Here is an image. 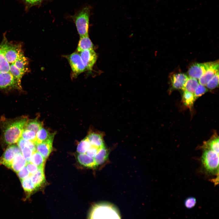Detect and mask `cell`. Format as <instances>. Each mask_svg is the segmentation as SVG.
<instances>
[{
  "mask_svg": "<svg viewBox=\"0 0 219 219\" xmlns=\"http://www.w3.org/2000/svg\"><path fill=\"white\" fill-rule=\"evenodd\" d=\"M28 120L25 116L12 119L1 117L0 127L6 144L10 145L17 143Z\"/></svg>",
  "mask_w": 219,
  "mask_h": 219,
  "instance_id": "obj_1",
  "label": "cell"
},
{
  "mask_svg": "<svg viewBox=\"0 0 219 219\" xmlns=\"http://www.w3.org/2000/svg\"><path fill=\"white\" fill-rule=\"evenodd\" d=\"M201 168L205 174L218 176L219 154L207 148H202Z\"/></svg>",
  "mask_w": 219,
  "mask_h": 219,
  "instance_id": "obj_2",
  "label": "cell"
},
{
  "mask_svg": "<svg viewBox=\"0 0 219 219\" xmlns=\"http://www.w3.org/2000/svg\"><path fill=\"white\" fill-rule=\"evenodd\" d=\"M89 219H121L116 208L107 203L95 205L92 208Z\"/></svg>",
  "mask_w": 219,
  "mask_h": 219,
  "instance_id": "obj_3",
  "label": "cell"
},
{
  "mask_svg": "<svg viewBox=\"0 0 219 219\" xmlns=\"http://www.w3.org/2000/svg\"><path fill=\"white\" fill-rule=\"evenodd\" d=\"M91 7L86 5L70 17L75 23L80 37L89 36V19Z\"/></svg>",
  "mask_w": 219,
  "mask_h": 219,
  "instance_id": "obj_4",
  "label": "cell"
},
{
  "mask_svg": "<svg viewBox=\"0 0 219 219\" xmlns=\"http://www.w3.org/2000/svg\"><path fill=\"white\" fill-rule=\"evenodd\" d=\"M65 56L71 66L73 77H77L86 70L80 55L78 52H75Z\"/></svg>",
  "mask_w": 219,
  "mask_h": 219,
  "instance_id": "obj_5",
  "label": "cell"
},
{
  "mask_svg": "<svg viewBox=\"0 0 219 219\" xmlns=\"http://www.w3.org/2000/svg\"><path fill=\"white\" fill-rule=\"evenodd\" d=\"M21 84L11 73H0V89H22Z\"/></svg>",
  "mask_w": 219,
  "mask_h": 219,
  "instance_id": "obj_6",
  "label": "cell"
},
{
  "mask_svg": "<svg viewBox=\"0 0 219 219\" xmlns=\"http://www.w3.org/2000/svg\"><path fill=\"white\" fill-rule=\"evenodd\" d=\"M21 153L18 146L12 144L6 149L0 159V164L9 168L15 156Z\"/></svg>",
  "mask_w": 219,
  "mask_h": 219,
  "instance_id": "obj_7",
  "label": "cell"
},
{
  "mask_svg": "<svg viewBox=\"0 0 219 219\" xmlns=\"http://www.w3.org/2000/svg\"><path fill=\"white\" fill-rule=\"evenodd\" d=\"M79 54L86 70L89 71H92L97 59V56L95 51L92 49L83 50L80 52Z\"/></svg>",
  "mask_w": 219,
  "mask_h": 219,
  "instance_id": "obj_8",
  "label": "cell"
},
{
  "mask_svg": "<svg viewBox=\"0 0 219 219\" xmlns=\"http://www.w3.org/2000/svg\"><path fill=\"white\" fill-rule=\"evenodd\" d=\"M213 62L204 63H195L189 68L188 73L189 77L199 79L210 67Z\"/></svg>",
  "mask_w": 219,
  "mask_h": 219,
  "instance_id": "obj_9",
  "label": "cell"
},
{
  "mask_svg": "<svg viewBox=\"0 0 219 219\" xmlns=\"http://www.w3.org/2000/svg\"><path fill=\"white\" fill-rule=\"evenodd\" d=\"M219 71L218 61H213L210 67L199 79L200 84L206 85L215 75Z\"/></svg>",
  "mask_w": 219,
  "mask_h": 219,
  "instance_id": "obj_10",
  "label": "cell"
},
{
  "mask_svg": "<svg viewBox=\"0 0 219 219\" xmlns=\"http://www.w3.org/2000/svg\"><path fill=\"white\" fill-rule=\"evenodd\" d=\"M54 136L45 141L36 144V150L46 159L49 156L52 149V144Z\"/></svg>",
  "mask_w": 219,
  "mask_h": 219,
  "instance_id": "obj_11",
  "label": "cell"
},
{
  "mask_svg": "<svg viewBox=\"0 0 219 219\" xmlns=\"http://www.w3.org/2000/svg\"><path fill=\"white\" fill-rule=\"evenodd\" d=\"M188 77L185 74L178 73L172 75L170 80L173 89H182Z\"/></svg>",
  "mask_w": 219,
  "mask_h": 219,
  "instance_id": "obj_12",
  "label": "cell"
},
{
  "mask_svg": "<svg viewBox=\"0 0 219 219\" xmlns=\"http://www.w3.org/2000/svg\"><path fill=\"white\" fill-rule=\"evenodd\" d=\"M27 163L26 160L21 153L16 155L15 157L9 168L17 173Z\"/></svg>",
  "mask_w": 219,
  "mask_h": 219,
  "instance_id": "obj_13",
  "label": "cell"
},
{
  "mask_svg": "<svg viewBox=\"0 0 219 219\" xmlns=\"http://www.w3.org/2000/svg\"><path fill=\"white\" fill-rule=\"evenodd\" d=\"M200 148H207L211 149L219 154V137L215 133L208 140L204 141Z\"/></svg>",
  "mask_w": 219,
  "mask_h": 219,
  "instance_id": "obj_14",
  "label": "cell"
},
{
  "mask_svg": "<svg viewBox=\"0 0 219 219\" xmlns=\"http://www.w3.org/2000/svg\"><path fill=\"white\" fill-rule=\"evenodd\" d=\"M91 146L100 148L104 146L102 134L91 132L86 137Z\"/></svg>",
  "mask_w": 219,
  "mask_h": 219,
  "instance_id": "obj_15",
  "label": "cell"
},
{
  "mask_svg": "<svg viewBox=\"0 0 219 219\" xmlns=\"http://www.w3.org/2000/svg\"><path fill=\"white\" fill-rule=\"evenodd\" d=\"M43 169L44 168H39L36 172L30 176L32 182L37 189L45 182Z\"/></svg>",
  "mask_w": 219,
  "mask_h": 219,
  "instance_id": "obj_16",
  "label": "cell"
},
{
  "mask_svg": "<svg viewBox=\"0 0 219 219\" xmlns=\"http://www.w3.org/2000/svg\"><path fill=\"white\" fill-rule=\"evenodd\" d=\"M12 64L8 61L5 57L3 45L2 42L0 44V73L11 74L10 67Z\"/></svg>",
  "mask_w": 219,
  "mask_h": 219,
  "instance_id": "obj_17",
  "label": "cell"
},
{
  "mask_svg": "<svg viewBox=\"0 0 219 219\" xmlns=\"http://www.w3.org/2000/svg\"><path fill=\"white\" fill-rule=\"evenodd\" d=\"M77 159L80 164L86 167L94 168L97 166L94 158L86 153L78 154L77 155Z\"/></svg>",
  "mask_w": 219,
  "mask_h": 219,
  "instance_id": "obj_18",
  "label": "cell"
},
{
  "mask_svg": "<svg viewBox=\"0 0 219 219\" xmlns=\"http://www.w3.org/2000/svg\"><path fill=\"white\" fill-rule=\"evenodd\" d=\"M93 44L89 36L80 37L77 47V52H80L86 50L93 49Z\"/></svg>",
  "mask_w": 219,
  "mask_h": 219,
  "instance_id": "obj_19",
  "label": "cell"
},
{
  "mask_svg": "<svg viewBox=\"0 0 219 219\" xmlns=\"http://www.w3.org/2000/svg\"><path fill=\"white\" fill-rule=\"evenodd\" d=\"M20 181L23 188L27 197H29L33 193L37 190L30 176Z\"/></svg>",
  "mask_w": 219,
  "mask_h": 219,
  "instance_id": "obj_20",
  "label": "cell"
},
{
  "mask_svg": "<svg viewBox=\"0 0 219 219\" xmlns=\"http://www.w3.org/2000/svg\"><path fill=\"white\" fill-rule=\"evenodd\" d=\"M108 154V151L105 146L99 149L94 158L97 166L103 164L107 160Z\"/></svg>",
  "mask_w": 219,
  "mask_h": 219,
  "instance_id": "obj_21",
  "label": "cell"
},
{
  "mask_svg": "<svg viewBox=\"0 0 219 219\" xmlns=\"http://www.w3.org/2000/svg\"><path fill=\"white\" fill-rule=\"evenodd\" d=\"M55 134L54 133H50L47 130L42 127L36 133V139L35 143L36 144L45 141Z\"/></svg>",
  "mask_w": 219,
  "mask_h": 219,
  "instance_id": "obj_22",
  "label": "cell"
},
{
  "mask_svg": "<svg viewBox=\"0 0 219 219\" xmlns=\"http://www.w3.org/2000/svg\"><path fill=\"white\" fill-rule=\"evenodd\" d=\"M46 159L36 151L33 152L30 158V162L39 168H44Z\"/></svg>",
  "mask_w": 219,
  "mask_h": 219,
  "instance_id": "obj_23",
  "label": "cell"
},
{
  "mask_svg": "<svg viewBox=\"0 0 219 219\" xmlns=\"http://www.w3.org/2000/svg\"><path fill=\"white\" fill-rule=\"evenodd\" d=\"M43 123L37 119L28 120L24 129L31 130L36 134L43 127Z\"/></svg>",
  "mask_w": 219,
  "mask_h": 219,
  "instance_id": "obj_24",
  "label": "cell"
},
{
  "mask_svg": "<svg viewBox=\"0 0 219 219\" xmlns=\"http://www.w3.org/2000/svg\"><path fill=\"white\" fill-rule=\"evenodd\" d=\"M199 84L196 79L189 77L182 90L194 93Z\"/></svg>",
  "mask_w": 219,
  "mask_h": 219,
  "instance_id": "obj_25",
  "label": "cell"
},
{
  "mask_svg": "<svg viewBox=\"0 0 219 219\" xmlns=\"http://www.w3.org/2000/svg\"><path fill=\"white\" fill-rule=\"evenodd\" d=\"M182 96V102L186 106L191 107L196 99L193 93L183 91Z\"/></svg>",
  "mask_w": 219,
  "mask_h": 219,
  "instance_id": "obj_26",
  "label": "cell"
},
{
  "mask_svg": "<svg viewBox=\"0 0 219 219\" xmlns=\"http://www.w3.org/2000/svg\"><path fill=\"white\" fill-rule=\"evenodd\" d=\"M91 146V144L86 137L78 144L77 147V151L79 154L85 153Z\"/></svg>",
  "mask_w": 219,
  "mask_h": 219,
  "instance_id": "obj_27",
  "label": "cell"
},
{
  "mask_svg": "<svg viewBox=\"0 0 219 219\" xmlns=\"http://www.w3.org/2000/svg\"><path fill=\"white\" fill-rule=\"evenodd\" d=\"M36 134L33 131L24 129L22 133L21 138L26 140L33 141L35 143L36 139Z\"/></svg>",
  "mask_w": 219,
  "mask_h": 219,
  "instance_id": "obj_28",
  "label": "cell"
},
{
  "mask_svg": "<svg viewBox=\"0 0 219 219\" xmlns=\"http://www.w3.org/2000/svg\"><path fill=\"white\" fill-rule=\"evenodd\" d=\"M219 85V71L217 72L206 84L207 89L212 90L218 86Z\"/></svg>",
  "mask_w": 219,
  "mask_h": 219,
  "instance_id": "obj_29",
  "label": "cell"
},
{
  "mask_svg": "<svg viewBox=\"0 0 219 219\" xmlns=\"http://www.w3.org/2000/svg\"><path fill=\"white\" fill-rule=\"evenodd\" d=\"M196 200L193 196H189L186 198L184 201L185 207L188 209H190L194 207L196 205Z\"/></svg>",
  "mask_w": 219,
  "mask_h": 219,
  "instance_id": "obj_30",
  "label": "cell"
},
{
  "mask_svg": "<svg viewBox=\"0 0 219 219\" xmlns=\"http://www.w3.org/2000/svg\"><path fill=\"white\" fill-rule=\"evenodd\" d=\"M207 91V89L204 85L199 84L193 94L196 99L204 94Z\"/></svg>",
  "mask_w": 219,
  "mask_h": 219,
  "instance_id": "obj_31",
  "label": "cell"
},
{
  "mask_svg": "<svg viewBox=\"0 0 219 219\" xmlns=\"http://www.w3.org/2000/svg\"><path fill=\"white\" fill-rule=\"evenodd\" d=\"M17 173L20 180L28 177L31 175L26 166L23 167Z\"/></svg>",
  "mask_w": 219,
  "mask_h": 219,
  "instance_id": "obj_32",
  "label": "cell"
},
{
  "mask_svg": "<svg viewBox=\"0 0 219 219\" xmlns=\"http://www.w3.org/2000/svg\"><path fill=\"white\" fill-rule=\"evenodd\" d=\"M26 167L31 175L36 172L39 168L37 166L32 164L30 162H27L26 165Z\"/></svg>",
  "mask_w": 219,
  "mask_h": 219,
  "instance_id": "obj_33",
  "label": "cell"
},
{
  "mask_svg": "<svg viewBox=\"0 0 219 219\" xmlns=\"http://www.w3.org/2000/svg\"><path fill=\"white\" fill-rule=\"evenodd\" d=\"M99 149L91 146L85 153L89 156L94 158L96 155Z\"/></svg>",
  "mask_w": 219,
  "mask_h": 219,
  "instance_id": "obj_34",
  "label": "cell"
},
{
  "mask_svg": "<svg viewBox=\"0 0 219 219\" xmlns=\"http://www.w3.org/2000/svg\"><path fill=\"white\" fill-rule=\"evenodd\" d=\"M28 4L31 6L40 5L42 2V0H25Z\"/></svg>",
  "mask_w": 219,
  "mask_h": 219,
  "instance_id": "obj_35",
  "label": "cell"
},
{
  "mask_svg": "<svg viewBox=\"0 0 219 219\" xmlns=\"http://www.w3.org/2000/svg\"><path fill=\"white\" fill-rule=\"evenodd\" d=\"M43 0H42V1Z\"/></svg>",
  "mask_w": 219,
  "mask_h": 219,
  "instance_id": "obj_36",
  "label": "cell"
}]
</instances>
